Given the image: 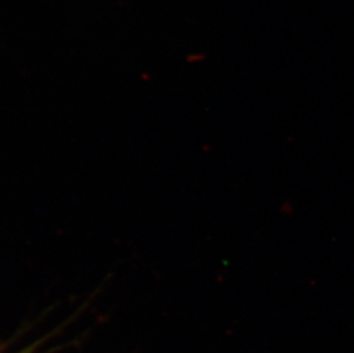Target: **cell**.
<instances>
[{
  "mask_svg": "<svg viewBox=\"0 0 354 353\" xmlns=\"http://www.w3.org/2000/svg\"><path fill=\"white\" fill-rule=\"evenodd\" d=\"M20 353H32V350H24L22 351V352Z\"/></svg>",
  "mask_w": 354,
  "mask_h": 353,
  "instance_id": "6da1fadb",
  "label": "cell"
}]
</instances>
